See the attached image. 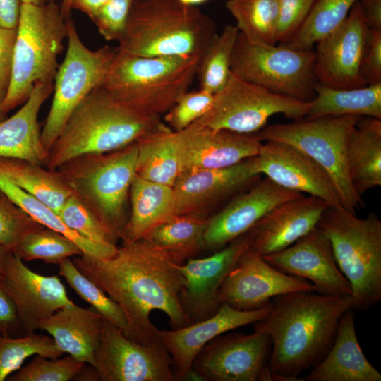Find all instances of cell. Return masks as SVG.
<instances>
[{
  "mask_svg": "<svg viewBox=\"0 0 381 381\" xmlns=\"http://www.w3.org/2000/svg\"><path fill=\"white\" fill-rule=\"evenodd\" d=\"M217 35L214 20L177 0H136L119 50L141 56L201 57Z\"/></svg>",
  "mask_w": 381,
  "mask_h": 381,
  "instance_id": "obj_4",
  "label": "cell"
},
{
  "mask_svg": "<svg viewBox=\"0 0 381 381\" xmlns=\"http://www.w3.org/2000/svg\"><path fill=\"white\" fill-rule=\"evenodd\" d=\"M184 4L190 6H196L198 4H203L208 0H177Z\"/></svg>",
  "mask_w": 381,
  "mask_h": 381,
  "instance_id": "obj_59",
  "label": "cell"
},
{
  "mask_svg": "<svg viewBox=\"0 0 381 381\" xmlns=\"http://www.w3.org/2000/svg\"><path fill=\"white\" fill-rule=\"evenodd\" d=\"M295 291L273 298L268 315L254 331L271 341L269 366L274 381H301L329 351L342 315L353 308L351 296Z\"/></svg>",
  "mask_w": 381,
  "mask_h": 381,
  "instance_id": "obj_2",
  "label": "cell"
},
{
  "mask_svg": "<svg viewBox=\"0 0 381 381\" xmlns=\"http://www.w3.org/2000/svg\"><path fill=\"white\" fill-rule=\"evenodd\" d=\"M21 4L25 3V4H36V5H42L46 4L52 2H57L59 0H19Z\"/></svg>",
  "mask_w": 381,
  "mask_h": 381,
  "instance_id": "obj_57",
  "label": "cell"
},
{
  "mask_svg": "<svg viewBox=\"0 0 381 381\" xmlns=\"http://www.w3.org/2000/svg\"><path fill=\"white\" fill-rule=\"evenodd\" d=\"M94 367L99 381H176L170 355L161 340L135 342L106 319Z\"/></svg>",
  "mask_w": 381,
  "mask_h": 381,
  "instance_id": "obj_14",
  "label": "cell"
},
{
  "mask_svg": "<svg viewBox=\"0 0 381 381\" xmlns=\"http://www.w3.org/2000/svg\"><path fill=\"white\" fill-rule=\"evenodd\" d=\"M17 28L0 25V87L7 90L12 68Z\"/></svg>",
  "mask_w": 381,
  "mask_h": 381,
  "instance_id": "obj_50",
  "label": "cell"
},
{
  "mask_svg": "<svg viewBox=\"0 0 381 381\" xmlns=\"http://www.w3.org/2000/svg\"><path fill=\"white\" fill-rule=\"evenodd\" d=\"M1 277L26 334L35 333L55 312L73 303L58 276L36 273L13 252Z\"/></svg>",
  "mask_w": 381,
  "mask_h": 381,
  "instance_id": "obj_21",
  "label": "cell"
},
{
  "mask_svg": "<svg viewBox=\"0 0 381 381\" xmlns=\"http://www.w3.org/2000/svg\"><path fill=\"white\" fill-rule=\"evenodd\" d=\"M263 258L284 272L307 279L318 294H352L349 282L337 264L330 242L318 225L291 246Z\"/></svg>",
  "mask_w": 381,
  "mask_h": 381,
  "instance_id": "obj_19",
  "label": "cell"
},
{
  "mask_svg": "<svg viewBox=\"0 0 381 381\" xmlns=\"http://www.w3.org/2000/svg\"><path fill=\"white\" fill-rule=\"evenodd\" d=\"M309 108L310 102L274 93L231 72L214 94L210 109L196 121L212 129L256 133L274 114L297 121L307 116Z\"/></svg>",
  "mask_w": 381,
  "mask_h": 381,
  "instance_id": "obj_12",
  "label": "cell"
},
{
  "mask_svg": "<svg viewBox=\"0 0 381 381\" xmlns=\"http://www.w3.org/2000/svg\"><path fill=\"white\" fill-rule=\"evenodd\" d=\"M346 163L360 197L381 186V119L362 116L357 122L348 140Z\"/></svg>",
  "mask_w": 381,
  "mask_h": 381,
  "instance_id": "obj_29",
  "label": "cell"
},
{
  "mask_svg": "<svg viewBox=\"0 0 381 381\" xmlns=\"http://www.w3.org/2000/svg\"><path fill=\"white\" fill-rule=\"evenodd\" d=\"M73 380L80 381H99V376L95 367L85 363L79 373L75 376Z\"/></svg>",
  "mask_w": 381,
  "mask_h": 381,
  "instance_id": "obj_54",
  "label": "cell"
},
{
  "mask_svg": "<svg viewBox=\"0 0 381 381\" xmlns=\"http://www.w3.org/2000/svg\"><path fill=\"white\" fill-rule=\"evenodd\" d=\"M315 92L305 118L356 115L381 119V83L348 89L330 88L317 83Z\"/></svg>",
  "mask_w": 381,
  "mask_h": 381,
  "instance_id": "obj_33",
  "label": "cell"
},
{
  "mask_svg": "<svg viewBox=\"0 0 381 381\" xmlns=\"http://www.w3.org/2000/svg\"><path fill=\"white\" fill-rule=\"evenodd\" d=\"M214 95L202 90L188 91L164 114V121L174 132L186 128L210 109Z\"/></svg>",
  "mask_w": 381,
  "mask_h": 381,
  "instance_id": "obj_45",
  "label": "cell"
},
{
  "mask_svg": "<svg viewBox=\"0 0 381 381\" xmlns=\"http://www.w3.org/2000/svg\"><path fill=\"white\" fill-rule=\"evenodd\" d=\"M57 214L68 228L88 240L117 246L96 216L74 194L66 200Z\"/></svg>",
  "mask_w": 381,
  "mask_h": 381,
  "instance_id": "obj_43",
  "label": "cell"
},
{
  "mask_svg": "<svg viewBox=\"0 0 381 381\" xmlns=\"http://www.w3.org/2000/svg\"><path fill=\"white\" fill-rule=\"evenodd\" d=\"M13 253L24 262L40 260L55 265L66 258L83 254L71 239L47 227L28 234L18 243Z\"/></svg>",
  "mask_w": 381,
  "mask_h": 381,
  "instance_id": "obj_39",
  "label": "cell"
},
{
  "mask_svg": "<svg viewBox=\"0 0 381 381\" xmlns=\"http://www.w3.org/2000/svg\"><path fill=\"white\" fill-rule=\"evenodd\" d=\"M270 350L271 341L265 333L222 334L202 348L193 369L204 381H274Z\"/></svg>",
  "mask_w": 381,
  "mask_h": 381,
  "instance_id": "obj_13",
  "label": "cell"
},
{
  "mask_svg": "<svg viewBox=\"0 0 381 381\" xmlns=\"http://www.w3.org/2000/svg\"><path fill=\"white\" fill-rule=\"evenodd\" d=\"M259 173L291 190L324 200L329 207H342L331 176L315 160L291 145L265 141L255 156Z\"/></svg>",
  "mask_w": 381,
  "mask_h": 381,
  "instance_id": "obj_23",
  "label": "cell"
},
{
  "mask_svg": "<svg viewBox=\"0 0 381 381\" xmlns=\"http://www.w3.org/2000/svg\"><path fill=\"white\" fill-rule=\"evenodd\" d=\"M303 193L286 189L269 178L261 179L248 190L233 197L209 217L204 248L217 251L249 230L270 210Z\"/></svg>",
  "mask_w": 381,
  "mask_h": 381,
  "instance_id": "obj_18",
  "label": "cell"
},
{
  "mask_svg": "<svg viewBox=\"0 0 381 381\" xmlns=\"http://www.w3.org/2000/svg\"><path fill=\"white\" fill-rule=\"evenodd\" d=\"M85 363L71 355L51 358L35 355L25 367L8 377L9 381H69L73 380Z\"/></svg>",
  "mask_w": 381,
  "mask_h": 381,
  "instance_id": "obj_42",
  "label": "cell"
},
{
  "mask_svg": "<svg viewBox=\"0 0 381 381\" xmlns=\"http://www.w3.org/2000/svg\"><path fill=\"white\" fill-rule=\"evenodd\" d=\"M208 219L197 214H171L150 229L142 239L183 264L204 249Z\"/></svg>",
  "mask_w": 381,
  "mask_h": 381,
  "instance_id": "obj_32",
  "label": "cell"
},
{
  "mask_svg": "<svg viewBox=\"0 0 381 381\" xmlns=\"http://www.w3.org/2000/svg\"><path fill=\"white\" fill-rule=\"evenodd\" d=\"M167 126L161 117L125 105L100 86L70 115L48 151L44 167L55 170L80 155L116 150Z\"/></svg>",
  "mask_w": 381,
  "mask_h": 381,
  "instance_id": "obj_3",
  "label": "cell"
},
{
  "mask_svg": "<svg viewBox=\"0 0 381 381\" xmlns=\"http://www.w3.org/2000/svg\"><path fill=\"white\" fill-rule=\"evenodd\" d=\"M137 143L105 153L76 156L57 169L73 194L96 216L115 243L130 210V189L136 175Z\"/></svg>",
  "mask_w": 381,
  "mask_h": 381,
  "instance_id": "obj_5",
  "label": "cell"
},
{
  "mask_svg": "<svg viewBox=\"0 0 381 381\" xmlns=\"http://www.w3.org/2000/svg\"><path fill=\"white\" fill-rule=\"evenodd\" d=\"M328 207L309 195L277 205L248 232L249 247L262 257L287 248L314 229Z\"/></svg>",
  "mask_w": 381,
  "mask_h": 381,
  "instance_id": "obj_25",
  "label": "cell"
},
{
  "mask_svg": "<svg viewBox=\"0 0 381 381\" xmlns=\"http://www.w3.org/2000/svg\"><path fill=\"white\" fill-rule=\"evenodd\" d=\"M72 2L73 0H61L60 5L61 11L62 14L66 17L68 18L71 16V13L72 11Z\"/></svg>",
  "mask_w": 381,
  "mask_h": 381,
  "instance_id": "obj_56",
  "label": "cell"
},
{
  "mask_svg": "<svg viewBox=\"0 0 381 381\" xmlns=\"http://www.w3.org/2000/svg\"><path fill=\"white\" fill-rule=\"evenodd\" d=\"M200 59L197 56H141L118 49L102 87L125 105L161 117L188 91Z\"/></svg>",
  "mask_w": 381,
  "mask_h": 381,
  "instance_id": "obj_6",
  "label": "cell"
},
{
  "mask_svg": "<svg viewBox=\"0 0 381 381\" xmlns=\"http://www.w3.org/2000/svg\"><path fill=\"white\" fill-rule=\"evenodd\" d=\"M362 116L303 118L265 126L257 134L262 142L277 141L296 147L315 160L331 176L343 208L356 214L363 200L353 188L346 163L349 135Z\"/></svg>",
  "mask_w": 381,
  "mask_h": 381,
  "instance_id": "obj_9",
  "label": "cell"
},
{
  "mask_svg": "<svg viewBox=\"0 0 381 381\" xmlns=\"http://www.w3.org/2000/svg\"><path fill=\"white\" fill-rule=\"evenodd\" d=\"M135 1L109 0L91 18L105 40L120 41Z\"/></svg>",
  "mask_w": 381,
  "mask_h": 381,
  "instance_id": "obj_46",
  "label": "cell"
},
{
  "mask_svg": "<svg viewBox=\"0 0 381 381\" xmlns=\"http://www.w3.org/2000/svg\"><path fill=\"white\" fill-rule=\"evenodd\" d=\"M315 0H279L277 40L287 42L297 32L310 12Z\"/></svg>",
  "mask_w": 381,
  "mask_h": 381,
  "instance_id": "obj_47",
  "label": "cell"
},
{
  "mask_svg": "<svg viewBox=\"0 0 381 381\" xmlns=\"http://www.w3.org/2000/svg\"><path fill=\"white\" fill-rule=\"evenodd\" d=\"M315 291L307 279L284 272L250 247L239 257L218 292L220 303L242 310L264 307L272 298L295 291Z\"/></svg>",
  "mask_w": 381,
  "mask_h": 381,
  "instance_id": "obj_15",
  "label": "cell"
},
{
  "mask_svg": "<svg viewBox=\"0 0 381 381\" xmlns=\"http://www.w3.org/2000/svg\"><path fill=\"white\" fill-rule=\"evenodd\" d=\"M369 29L381 30V0H358Z\"/></svg>",
  "mask_w": 381,
  "mask_h": 381,
  "instance_id": "obj_52",
  "label": "cell"
},
{
  "mask_svg": "<svg viewBox=\"0 0 381 381\" xmlns=\"http://www.w3.org/2000/svg\"><path fill=\"white\" fill-rule=\"evenodd\" d=\"M358 1L315 0L301 26L282 44L298 50H313L315 44L341 25Z\"/></svg>",
  "mask_w": 381,
  "mask_h": 381,
  "instance_id": "obj_37",
  "label": "cell"
},
{
  "mask_svg": "<svg viewBox=\"0 0 381 381\" xmlns=\"http://www.w3.org/2000/svg\"><path fill=\"white\" fill-rule=\"evenodd\" d=\"M68 27L67 51L54 79L53 99L41 131L47 152L73 110L102 86L118 50L107 45L92 50L80 40L71 17Z\"/></svg>",
  "mask_w": 381,
  "mask_h": 381,
  "instance_id": "obj_11",
  "label": "cell"
},
{
  "mask_svg": "<svg viewBox=\"0 0 381 381\" xmlns=\"http://www.w3.org/2000/svg\"><path fill=\"white\" fill-rule=\"evenodd\" d=\"M20 6L19 0H0V25L17 28Z\"/></svg>",
  "mask_w": 381,
  "mask_h": 381,
  "instance_id": "obj_51",
  "label": "cell"
},
{
  "mask_svg": "<svg viewBox=\"0 0 381 381\" xmlns=\"http://www.w3.org/2000/svg\"><path fill=\"white\" fill-rule=\"evenodd\" d=\"M68 18L57 2L21 4L9 84L0 107L4 113L23 104L37 83H54Z\"/></svg>",
  "mask_w": 381,
  "mask_h": 381,
  "instance_id": "obj_7",
  "label": "cell"
},
{
  "mask_svg": "<svg viewBox=\"0 0 381 381\" xmlns=\"http://www.w3.org/2000/svg\"><path fill=\"white\" fill-rule=\"evenodd\" d=\"M58 265L59 274L66 280L76 294L124 334L127 322L118 304L100 287L84 275L70 258L63 260Z\"/></svg>",
  "mask_w": 381,
  "mask_h": 381,
  "instance_id": "obj_41",
  "label": "cell"
},
{
  "mask_svg": "<svg viewBox=\"0 0 381 381\" xmlns=\"http://www.w3.org/2000/svg\"><path fill=\"white\" fill-rule=\"evenodd\" d=\"M0 189L35 222L73 241L84 255L99 259H109L116 255L118 246L96 243L80 235L68 228L54 210L1 174Z\"/></svg>",
  "mask_w": 381,
  "mask_h": 381,
  "instance_id": "obj_35",
  "label": "cell"
},
{
  "mask_svg": "<svg viewBox=\"0 0 381 381\" xmlns=\"http://www.w3.org/2000/svg\"><path fill=\"white\" fill-rule=\"evenodd\" d=\"M129 202V217L122 243L142 238L150 229L173 214V188L136 174L131 183Z\"/></svg>",
  "mask_w": 381,
  "mask_h": 381,
  "instance_id": "obj_30",
  "label": "cell"
},
{
  "mask_svg": "<svg viewBox=\"0 0 381 381\" xmlns=\"http://www.w3.org/2000/svg\"><path fill=\"white\" fill-rule=\"evenodd\" d=\"M6 90L0 87V107L5 98ZM6 119V113H4L0 108V122Z\"/></svg>",
  "mask_w": 381,
  "mask_h": 381,
  "instance_id": "obj_58",
  "label": "cell"
},
{
  "mask_svg": "<svg viewBox=\"0 0 381 381\" xmlns=\"http://www.w3.org/2000/svg\"><path fill=\"white\" fill-rule=\"evenodd\" d=\"M53 88L54 83H37L21 108L0 122V157L45 166L48 152L42 143L38 114Z\"/></svg>",
  "mask_w": 381,
  "mask_h": 381,
  "instance_id": "obj_28",
  "label": "cell"
},
{
  "mask_svg": "<svg viewBox=\"0 0 381 381\" xmlns=\"http://www.w3.org/2000/svg\"><path fill=\"white\" fill-rule=\"evenodd\" d=\"M226 7L239 32L249 42L275 45L279 20V0H227Z\"/></svg>",
  "mask_w": 381,
  "mask_h": 381,
  "instance_id": "obj_36",
  "label": "cell"
},
{
  "mask_svg": "<svg viewBox=\"0 0 381 381\" xmlns=\"http://www.w3.org/2000/svg\"><path fill=\"white\" fill-rule=\"evenodd\" d=\"M63 354L48 335L35 332L16 337L0 335V381L19 370L28 357L40 355L56 358Z\"/></svg>",
  "mask_w": 381,
  "mask_h": 381,
  "instance_id": "obj_40",
  "label": "cell"
},
{
  "mask_svg": "<svg viewBox=\"0 0 381 381\" xmlns=\"http://www.w3.org/2000/svg\"><path fill=\"white\" fill-rule=\"evenodd\" d=\"M0 174L56 213L73 194L56 169L27 159L0 157Z\"/></svg>",
  "mask_w": 381,
  "mask_h": 381,
  "instance_id": "obj_31",
  "label": "cell"
},
{
  "mask_svg": "<svg viewBox=\"0 0 381 381\" xmlns=\"http://www.w3.org/2000/svg\"><path fill=\"white\" fill-rule=\"evenodd\" d=\"M176 133L180 174L234 165L256 156L263 143L257 133L216 130L198 121Z\"/></svg>",
  "mask_w": 381,
  "mask_h": 381,
  "instance_id": "obj_20",
  "label": "cell"
},
{
  "mask_svg": "<svg viewBox=\"0 0 381 381\" xmlns=\"http://www.w3.org/2000/svg\"><path fill=\"white\" fill-rule=\"evenodd\" d=\"M105 318L94 308L74 303L59 309L39 326L47 332L59 349L94 366Z\"/></svg>",
  "mask_w": 381,
  "mask_h": 381,
  "instance_id": "obj_27",
  "label": "cell"
},
{
  "mask_svg": "<svg viewBox=\"0 0 381 381\" xmlns=\"http://www.w3.org/2000/svg\"><path fill=\"white\" fill-rule=\"evenodd\" d=\"M270 308L271 303L249 310L222 303L217 312L205 320L179 329L159 330L160 339L171 359L176 380H184L193 369L197 354L208 342L239 327L262 320Z\"/></svg>",
  "mask_w": 381,
  "mask_h": 381,
  "instance_id": "obj_24",
  "label": "cell"
},
{
  "mask_svg": "<svg viewBox=\"0 0 381 381\" xmlns=\"http://www.w3.org/2000/svg\"><path fill=\"white\" fill-rule=\"evenodd\" d=\"M249 246L246 233L211 255L190 258L179 265L183 276L179 300L190 325L217 312L221 306L218 299L219 288Z\"/></svg>",
  "mask_w": 381,
  "mask_h": 381,
  "instance_id": "obj_17",
  "label": "cell"
},
{
  "mask_svg": "<svg viewBox=\"0 0 381 381\" xmlns=\"http://www.w3.org/2000/svg\"><path fill=\"white\" fill-rule=\"evenodd\" d=\"M72 260L121 308L127 322L124 334L130 339L144 344L161 340L150 319L155 310L169 317L173 329L190 325L179 300L181 263L146 241L122 243L109 259L83 254Z\"/></svg>",
  "mask_w": 381,
  "mask_h": 381,
  "instance_id": "obj_1",
  "label": "cell"
},
{
  "mask_svg": "<svg viewBox=\"0 0 381 381\" xmlns=\"http://www.w3.org/2000/svg\"><path fill=\"white\" fill-rule=\"evenodd\" d=\"M352 309L342 315L329 351L303 381H381L359 345Z\"/></svg>",
  "mask_w": 381,
  "mask_h": 381,
  "instance_id": "obj_26",
  "label": "cell"
},
{
  "mask_svg": "<svg viewBox=\"0 0 381 381\" xmlns=\"http://www.w3.org/2000/svg\"><path fill=\"white\" fill-rule=\"evenodd\" d=\"M368 30L358 1L341 25L316 44L314 74L317 83L336 89L366 85L360 66Z\"/></svg>",
  "mask_w": 381,
  "mask_h": 381,
  "instance_id": "obj_16",
  "label": "cell"
},
{
  "mask_svg": "<svg viewBox=\"0 0 381 381\" xmlns=\"http://www.w3.org/2000/svg\"><path fill=\"white\" fill-rule=\"evenodd\" d=\"M238 33L236 25L224 26L202 54L197 74L200 90L214 95L226 84Z\"/></svg>",
  "mask_w": 381,
  "mask_h": 381,
  "instance_id": "obj_38",
  "label": "cell"
},
{
  "mask_svg": "<svg viewBox=\"0 0 381 381\" xmlns=\"http://www.w3.org/2000/svg\"><path fill=\"white\" fill-rule=\"evenodd\" d=\"M25 334L15 306L4 288L0 274V335L16 337Z\"/></svg>",
  "mask_w": 381,
  "mask_h": 381,
  "instance_id": "obj_49",
  "label": "cell"
},
{
  "mask_svg": "<svg viewBox=\"0 0 381 381\" xmlns=\"http://www.w3.org/2000/svg\"><path fill=\"white\" fill-rule=\"evenodd\" d=\"M261 179L255 156L225 168L182 172L172 186L173 214L200 215L205 207L231 200Z\"/></svg>",
  "mask_w": 381,
  "mask_h": 381,
  "instance_id": "obj_22",
  "label": "cell"
},
{
  "mask_svg": "<svg viewBox=\"0 0 381 381\" xmlns=\"http://www.w3.org/2000/svg\"><path fill=\"white\" fill-rule=\"evenodd\" d=\"M136 174L172 187L179 174L176 133L168 126L137 142Z\"/></svg>",
  "mask_w": 381,
  "mask_h": 381,
  "instance_id": "obj_34",
  "label": "cell"
},
{
  "mask_svg": "<svg viewBox=\"0 0 381 381\" xmlns=\"http://www.w3.org/2000/svg\"><path fill=\"white\" fill-rule=\"evenodd\" d=\"M43 227L0 189V246L13 252L25 236Z\"/></svg>",
  "mask_w": 381,
  "mask_h": 381,
  "instance_id": "obj_44",
  "label": "cell"
},
{
  "mask_svg": "<svg viewBox=\"0 0 381 381\" xmlns=\"http://www.w3.org/2000/svg\"><path fill=\"white\" fill-rule=\"evenodd\" d=\"M109 0H73L71 8L85 13L91 19Z\"/></svg>",
  "mask_w": 381,
  "mask_h": 381,
  "instance_id": "obj_53",
  "label": "cell"
},
{
  "mask_svg": "<svg viewBox=\"0 0 381 381\" xmlns=\"http://www.w3.org/2000/svg\"><path fill=\"white\" fill-rule=\"evenodd\" d=\"M11 252V250L0 246V274L4 272L8 255Z\"/></svg>",
  "mask_w": 381,
  "mask_h": 381,
  "instance_id": "obj_55",
  "label": "cell"
},
{
  "mask_svg": "<svg viewBox=\"0 0 381 381\" xmlns=\"http://www.w3.org/2000/svg\"><path fill=\"white\" fill-rule=\"evenodd\" d=\"M360 74L366 85L381 83V30H368Z\"/></svg>",
  "mask_w": 381,
  "mask_h": 381,
  "instance_id": "obj_48",
  "label": "cell"
},
{
  "mask_svg": "<svg viewBox=\"0 0 381 381\" xmlns=\"http://www.w3.org/2000/svg\"><path fill=\"white\" fill-rule=\"evenodd\" d=\"M318 226L328 238L337 264L351 287L353 308L365 310L381 300V221L358 218L343 207H328Z\"/></svg>",
  "mask_w": 381,
  "mask_h": 381,
  "instance_id": "obj_8",
  "label": "cell"
},
{
  "mask_svg": "<svg viewBox=\"0 0 381 381\" xmlns=\"http://www.w3.org/2000/svg\"><path fill=\"white\" fill-rule=\"evenodd\" d=\"M315 52L255 44L238 33L231 70L277 94L310 102L315 96Z\"/></svg>",
  "mask_w": 381,
  "mask_h": 381,
  "instance_id": "obj_10",
  "label": "cell"
}]
</instances>
